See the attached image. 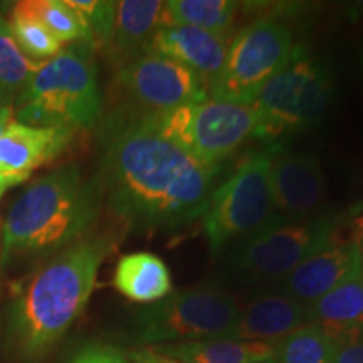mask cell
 I'll return each instance as SVG.
<instances>
[{
  "mask_svg": "<svg viewBox=\"0 0 363 363\" xmlns=\"http://www.w3.org/2000/svg\"><path fill=\"white\" fill-rule=\"evenodd\" d=\"M99 187L108 207L138 230H177L206 214L222 167L203 165L125 106L101 130Z\"/></svg>",
  "mask_w": 363,
  "mask_h": 363,
  "instance_id": "cell-1",
  "label": "cell"
},
{
  "mask_svg": "<svg viewBox=\"0 0 363 363\" xmlns=\"http://www.w3.org/2000/svg\"><path fill=\"white\" fill-rule=\"evenodd\" d=\"M111 234L86 235L52 254L17 291L11 333L29 358L44 355L71 328L88 305L99 267L115 251Z\"/></svg>",
  "mask_w": 363,
  "mask_h": 363,
  "instance_id": "cell-2",
  "label": "cell"
},
{
  "mask_svg": "<svg viewBox=\"0 0 363 363\" xmlns=\"http://www.w3.org/2000/svg\"><path fill=\"white\" fill-rule=\"evenodd\" d=\"M99 182L67 163L40 177L12 203L2 227L6 266L13 257L52 256L84 239L101 208Z\"/></svg>",
  "mask_w": 363,
  "mask_h": 363,
  "instance_id": "cell-3",
  "label": "cell"
},
{
  "mask_svg": "<svg viewBox=\"0 0 363 363\" xmlns=\"http://www.w3.org/2000/svg\"><path fill=\"white\" fill-rule=\"evenodd\" d=\"M16 106V121L27 126H62L72 131L93 128L103 110L93 45L67 44L56 56L40 62Z\"/></svg>",
  "mask_w": 363,
  "mask_h": 363,
  "instance_id": "cell-4",
  "label": "cell"
},
{
  "mask_svg": "<svg viewBox=\"0 0 363 363\" xmlns=\"http://www.w3.org/2000/svg\"><path fill=\"white\" fill-rule=\"evenodd\" d=\"M348 216L350 212L325 211L308 219L276 217L222 254V274L247 288H271L333 240Z\"/></svg>",
  "mask_w": 363,
  "mask_h": 363,
  "instance_id": "cell-5",
  "label": "cell"
},
{
  "mask_svg": "<svg viewBox=\"0 0 363 363\" xmlns=\"http://www.w3.org/2000/svg\"><path fill=\"white\" fill-rule=\"evenodd\" d=\"M335 98L330 66L296 45L291 59L267 83L252 106L256 110L254 138L267 145L320 123Z\"/></svg>",
  "mask_w": 363,
  "mask_h": 363,
  "instance_id": "cell-6",
  "label": "cell"
},
{
  "mask_svg": "<svg viewBox=\"0 0 363 363\" xmlns=\"http://www.w3.org/2000/svg\"><path fill=\"white\" fill-rule=\"evenodd\" d=\"M272 152L274 145L252 152L212 192L203 214L212 256H222L276 219L269 182Z\"/></svg>",
  "mask_w": 363,
  "mask_h": 363,
  "instance_id": "cell-7",
  "label": "cell"
},
{
  "mask_svg": "<svg viewBox=\"0 0 363 363\" xmlns=\"http://www.w3.org/2000/svg\"><path fill=\"white\" fill-rule=\"evenodd\" d=\"M143 115L158 133L203 165L222 167L256 131L252 104L212 98L158 115Z\"/></svg>",
  "mask_w": 363,
  "mask_h": 363,
  "instance_id": "cell-8",
  "label": "cell"
},
{
  "mask_svg": "<svg viewBox=\"0 0 363 363\" xmlns=\"http://www.w3.org/2000/svg\"><path fill=\"white\" fill-rule=\"evenodd\" d=\"M240 315L234 293L219 283H202L172 291L147 308L138 320V340L148 345H172L227 338Z\"/></svg>",
  "mask_w": 363,
  "mask_h": 363,
  "instance_id": "cell-9",
  "label": "cell"
},
{
  "mask_svg": "<svg viewBox=\"0 0 363 363\" xmlns=\"http://www.w3.org/2000/svg\"><path fill=\"white\" fill-rule=\"evenodd\" d=\"M293 30L286 21H252L230 39L220 71L208 88V96L220 101L252 104L261 89L293 56Z\"/></svg>",
  "mask_w": 363,
  "mask_h": 363,
  "instance_id": "cell-10",
  "label": "cell"
},
{
  "mask_svg": "<svg viewBox=\"0 0 363 363\" xmlns=\"http://www.w3.org/2000/svg\"><path fill=\"white\" fill-rule=\"evenodd\" d=\"M116 81L128 98L130 108L148 115L208 99V84L201 76L153 52H145L121 65Z\"/></svg>",
  "mask_w": 363,
  "mask_h": 363,
  "instance_id": "cell-11",
  "label": "cell"
},
{
  "mask_svg": "<svg viewBox=\"0 0 363 363\" xmlns=\"http://www.w3.org/2000/svg\"><path fill=\"white\" fill-rule=\"evenodd\" d=\"M269 182L274 214L279 219H308L325 212L326 179L320 160L311 153L274 145Z\"/></svg>",
  "mask_w": 363,
  "mask_h": 363,
  "instance_id": "cell-12",
  "label": "cell"
},
{
  "mask_svg": "<svg viewBox=\"0 0 363 363\" xmlns=\"http://www.w3.org/2000/svg\"><path fill=\"white\" fill-rule=\"evenodd\" d=\"M362 257L360 240H338L335 238L266 291H274L301 305L311 306L342 283Z\"/></svg>",
  "mask_w": 363,
  "mask_h": 363,
  "instance_id": "cell-13",
  "label": "cell"
},
{
  "mask_svg": "<svg viewBox=\"0 0 363 363\" xmlns=\"http://www.w3.org/2000/svg\"><path fill=\"white\" fill-rule=\"evenodd\" d=\"M229 34H216L197 27L165 24L157 30L147 52L169 57L201 76L211 88L217 72L224 65Z\"/></svg>",
  "mask_w": 363,
  "mask_h": 363,
  "instance_id": "cell-14",
  "label": "cell"
},
{
  "mask_svg": "<svg viewBox=\"0 0 363 363\" xmlns=\"http://www.w3.org/2000/svg\"><path fill=\"white\" fill-rule=\"evenodd\" d=\"M306 325H310V306L274 291H262L246 308H240L238 323L227 338L278 343Z\"/></svg>",
  "mask_w": 363,
  "mask_h": 363,
  "instance_id": "cell-15",
  "label": "cell"
},
{
  "mask_svg": "<svg viewBox=\"0 0 363 363\" xmlns=\"http://www.w3.org/2000/svg\"><path fill=\"white\" fill-rule=\"evenodd\" d=\"M74 133L62 126L35 128L13 120L0 136V174H30L54 160L69 145Z\"/></svg>",
  "mask_w": 363,
  "mask_h": 363,
  "instance_id": "cell-16",
  "label": "cell"
},
{
  "mask_svg": "<svg viewBox=\"0 0 363 363\" xmlns=\"http://www.w3.org/2000/svg\"><path fill=\"white\" fill-rule=\"evenodd\" d=\"M310 325H318L335 342L363 330V257L342 283L310 306Z\"/></svg>",
  "mask_w": 363,
  "mask_h": 363,
  "instance_id": "cell-17",
  "label": "cell"
},
{
  "mask_svg": "<svg viewBox=\"0 0 363 363\" xmlns=\"http://www.w3.org/2000/svg\"><path fill=\"white\" fill-rule=\"evenodd\" d=\"M167 24V2L121 0L116 2L115 29L110 51L121 65L148 51L153 35Z\"/></svg>",
  "mask_w": 363,
  "mask_h": 363,
  "instance_id": "cell-18",
  "label": "cell"
},
{
  "mask_svg": "<svg viewBox=\"0 0 363 363\" xmlns=\"http://www.w3.org/2000/svg\"><path fill=\"white\" fill-rule=\"evenodd\" d=\"M113 286L135 303H157L174 291L169 266L153 252H131L121 256Z\"/></svg>",
  "mask_w": 363,
  "mask_h": 363,
  "instance_id": "cell-19",
  "label": "cell"
},
{
  "mask_svg": "<svg viewBox=\"0 0 363 363\" xmlns=\"http://www.w3.org/2000/svg\"><path fill=\"white\" fill-rule=\"evenodd\" d=\"M153 350L182 363H254L276 355V343L212 338L158 345Z\"/></svg>",
  "mask_w": 363,
  "mask_h": 363,
  "instance_id": "cell-20",
  "label": "cell"
},
{
  "mask_svg": "<svg viewBox=\"0 0 363 363\" xmlns=\"http://www.w3.org/2000/svg\"><path fill=\"white\" fill-rule=\"evenodd\" d=\"M44 62V61H43ZM40 67L22 51L7 19L0 17V104L17 103Z\"/></svg>",
  "mask_w": 363,
  "mask_h": 363,
  "instance_id": "cell-21",
  "label": "cell"
},
{
  "mask_svg": "<svg viewBox=\"0 0 363 363\" xmlns=\"http://www.w3.org/2000/svg\"><path fill=\"white\" fill-rule=\"evenodd\" d=\"M240 4L230 0H170L167 24L197 27L216 34H229Z\"/></svg>",
  "mask_w": 363,
  "mask_h": 363,
  "instance_id": "cell-22",
  "label": "cell"
},
{
  "mask_svg": "<svg viewBox=\"0 0 363 363\" xmlns=\"http://www.w3.org/2000/svg\"><path fill=\"white\" fill-rule=\"evenodd\" d=\"M13 9L43 22L61 44L86 43L94 48L93 35L83 17L66 0H22Z\"/></svg>",
  "mask_w": 363,
  "mask_h": 363,
  "instance_id": "cell-23",
  "label": "cell"
},
{
  "mask_svg": "<svg viewBox=\"0 0 363 363\" xmlns=\"http://www.w3.org/2000/svg\"><path fill=\"white\" fill-rule=\"evenodd\" d=\"M338 343L318 325H306L276 343L279 363H331Z\"/></svg>",
  "mask_w": 363,
  "mask_h": 363,
  "instance_id": "cell-24",
  "label": "cell"
},
{
  "mask_svg": "<svg viewBox=\"0 0 363 363\" xmlns=\"http://www.w3.org/2000/svg\"><path fill=\"white\" fill-rule=\"evenodd\" d=\"M7 22L17 44L34 61H48L62 49V44L56 39V35L43 22L29 16V13L12 9L11 19Z\"/></svg>",
  "mask_w": 363,
  "mask_h": 363,
  "instance_id": "cell-25",
  "label": "cell"
},
{
  "mask_svg": "<svg viewBox=\"0 0 363 363\" xmlns=\"http://www.w3.org/2000/svg\"><path fill=\"white\" fill-rule=\"evenodd\" d=\"M66 2L83 17L93 35L94 48L110 51L113 29H115L116 2L110 0H66Z\"/></svg>",
  "mask_w": 363,
  "mask_h": 363,
  "instance_id": "cell-26",
  "label": "cell"
},
{
  "mask_svg": "<svg viewBox=\"0 0 363 363\" xmlns=\"http://www.w3.org/2000/svg\"><path fill=\"white\" fill-rule=\"evenodd\" d=\"M74 363H131L118 348L106 345H91L84 348Z\"/></svg>",
  "mask_w": 363,
  "mask_h": 363,
  "instance_id": "cell-27",
  "label": "cell"
},
{
  "mask_svg": "<svg viewBox=\"0 0 363 363\" xmlns=\"http://www.w3.org/2000/svg\"><path fill=\"white\" fill-rule=\"evenodd\" d=\"M331 363H363V330L338 343Z\"/></svg>",
  "mask_w": 363,
  "mask_h": 363,
  "instance_id": "cell-28",
  "label": "cell"
},
{
  "mask_svg": "<svg viewBox=\"0 0 363 363\" xmlns=\"http://www.w3.org/2000/svg\"><path fill=\"white\" fill-rule=\"evenodd\" d=\"M30 174H0V197L11 187L22 184L29 179Z\"/></svg>",
  "mask_w": 363,
  "mask_h": 363,
  "instance_id": "cell-29",
  "label": "cell"
},
{
  "mask_svg": "<svg viewBox=\"0 0 363 363\" xmlns=\"http://www.w3.org/2000/svg\"><path fill=\"white\" fill-rule=\"evenodd\" d=\"M16 120V111L11 104H0V136L6 133L9 125Z\"/></svg>",
  "mask_w": 363,
  "mask_h": 363,
  "instance_id": "cell-30",
  "label": "cell"
},
{
  "mask_svg": "<svg viewBox=\"0 0 363 363\" xmlns=\"http://www.w3.org/2000/svg\"><path fill=\"white\" fill-rule=\"evenodd\" d=\"M157 363H182V362H177V360H174V358H169V357L162 355V353L157 352Z\"/></svg>",
  "mask_w": 363,
  "mask_h": 363,
  "instance_id": "cell-31",
  "label": "cell"
},
{
  "mask_svg": "<svg viewBox=\"0 0 363 363\" xmlns=\"http://www.w3.org/2000/svg\"><path fill=\"white\" fill-rule=\"evenodd\" d=\"M355 222V225H357V229L360 230V238H362V246H363V216L362 217H358V219H355L353 220Z\"/></svg>",
  "mask_w": 363,
  "mask_h": 363,
  "instance_id": "cell-32",
  "label": "cell"
},
{
  "mask_svg": "<svg viewBox=\"0 0 363 363\" xmlns=\"http://www.w3.org/2000/svg\"><path fill=\"white\" fill-rule=\"evenodd\" d=\"M254 363H279V362L276 360V355H272V357H267V358H264V360L254 362Z\"/></svg>",
  "mask_w": 363,
  "mask_h": 363,
  "instance_id": "cell-33",
  "label": "cell"
},
{
  "mask_svg": "<svg viewBox=\"0 0 363 363\" xmlns=\"http://www.w3.org/2000/svg\"><path fill=\"white\" fill-rule=\"evenodd\" d=\"M360 66H362V71H363V45H362V54H360Z\"/></svg>",
  "mask_w": 363,
  "mask_h": 363,
  "instance_id": "cell-34",
  "label": "cell"
},
{
  "mask_svg": "<svg viewBox=\"0 0 363 363\" xmlns=\"http://www.w3.org/2000/svg\"><path fill=\"white\" fill-rule=\"evenodd\" d=\"M362 251H363V246H362Z\"/></svg>",
  "mask_w": 363,
  "mask_h": 363,
  "instance_id": "cell-35",
  "label": "cell"
},
{
  "mask_svg": "<svg viewBox=\"0 0 363 363\" xmlns=\"http://www.w3.org/2000/svg\"><path fill=\"white\" fill-rule=\"evenodd\" d=\"M0 17H2V16H0Z\"/></svg>",
  "mask_w": 363,
  "mask_h": 363,
  "instance_id": "cell-36",
  "label": "cell"
}]
</instances>
